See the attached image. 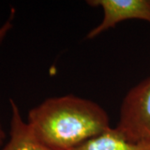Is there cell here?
Segmentation results:
<instances>
[{"instance_id":"1","label":"cell","mask_w":150,"mask_h":150,"mask_svg":"<svg viewBox=\"0 0 150 150\" xmlns=\"http://www.w3.org/2000/svg\"><path fill=\"white\" fill-rule=\"evenodd\" d=\"M28 125L39 142L54 150H73L110 127L97 103L74 96L47 98L28 112Z\"/></svg>"},{"instance_id":"2","label":"cell","mask_w":150,"mask_h":150,"mask_svg":"<svg viewBox=\"0 0 150 150\" xmlns=\"http://www.w3.org/2000/svg\"><path fill=\"white\" fill-rule=\"evenodd\" d=\"M116 128L131 142H150V76L123 98Z\"/></svg>"},{"instance_id":"3","label":"cell","mask_w":150,"mask_h":150,"mask_svg":"<svg viewBox=\"0 0 150 150\" xmlns=\"http://www.w3.org/2000/svg\"><path fill=\"white\" fill-rule=\"evenodd\" d=\"M87 4L103 11V20L87 34L88 39L94 38L126 20L138 19L150 23V0H88Z\"/></svg>"},{"instance_id":"4","label":"cell","mask_w":150,"mask_h":150,"mask_svg":"<svg viewBox=\"0 0 150 150\" xmlns=\"http://www.w3.org/2000/svg\"><path fill=\"white\" fill-rule=\"evenodd\" d=\"M11 116L9 139L1 150H54L43 144L35 138L27 122L22 118L20 110L10 99Z\"/></svg>"},{"instance_id":"5","label":"cell","mask_w":150,"mask_h":150,"mask_svg":"<svg viewBox=\"0 0 150 150\" xmlns=\"http://www.w3.org/2000/svg\"><path fill=\"white\" fill-rule=\"evenodd\" d=\"M73 150H150V142H131L117 128L109 127Z\"/></svg>"},{"instance_id":"6","label":"cell","mask_w":150,"mask_h":150,"mask_svg":"<svg viewBox=\"0 0 150 150\" xmlns=\"http://www.w3.org/2000/svg\"><path fill=\"white\" fill-rule=\"evenodd\" d=\"M11 19H12V18H10L8 20H7V21L0 27V43L4 41V39L6 37V35L8 34V33L10 31V29L12 28V27H13ZM5 139V132H4V130L2 125H1V123H0V147L4 144Z\"/></svg>"}]
</instances>
